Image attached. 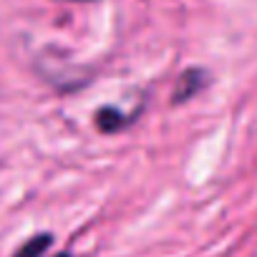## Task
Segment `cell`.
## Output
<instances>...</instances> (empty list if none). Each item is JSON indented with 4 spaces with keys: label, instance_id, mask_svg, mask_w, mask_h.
<instances>
[{
    "label": "cell",
    "instance_id": "1",
    "mask_svg": "<svg viewBox=\"0 0 257 257\" xmlns=\"http://www.w3.org/2000/svg\"><path fill=\"white\" fill-rule=\"evenodd\" d=\"M209 86V73L202 68H189L179 76L177 91H174V103H184L189 98H194L199 91H204Z\"/></svg>",
    "mask_w": 257,
    "mask_h": 257
},
{
    "label": "cell",
    "instance_id": "3",
    "mask_svg": "<svg viewBox=\"0 0 257 257\" xmlns=\"http://www.w3.org/2000/svg\"><path fill=\"white\" fill-rule=\"evenodd\" d=\"M48 244H51V237L48 234H41V237H33V239H28L13 257H41L46 249H48Z\"/></svg>",
    "mask_w": 257,
    "mask_h": 257
},
{
    "label": "cell",
    "instance_id": "2",
    "mask_svg": "<svg viewBox=\"0 0 257 257\" xmlns=\"http://www.w3.org/2000/svg\"><path fill=\"white\" fill-rule=\"evenodd\" d=\"M126 123V116L121 113V111H116V108H101L98 113H96V126L101 128V132H116V128H121Z\"/></svg>",
    "mask_w": 257,
    "mask_h": 257
},
{
    "label": "cell",
    "instance_id": "4",
    "mask_svg": "<svg viewBox=\"0 0 257 257\" xmlns=\"http://www.w3.org/2000/svg\"><path fill=\"white\" fill-rule=\"evenodd\" d=\"M71 3H91V0H71Z\"/></svg>",
    "mask_w": 257,
    "mask_h": 257
},
{
    "label": "cell",
    "instance_id": "5",
    "mask_svg": "<svg viewBox=\"0 0 257 257\" xmlns=\"http://www.w3.org/2000/svg\"><path fill=\"white\" fill-rule=\"evenodd\" d=\"M58 257H68V254H58Z\"/></svg>",
    "mask_w": 257,
    "mask_h": 257
}]
</instances>
